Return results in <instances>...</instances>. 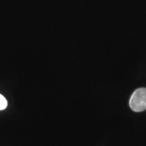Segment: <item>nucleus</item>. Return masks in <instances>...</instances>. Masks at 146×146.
Instances as JSON below:
<instances>
[{
    "label": "nucleus",
    "instance_id": "nucleus-1",
    "mask_svg": "<svg viewBox=\"0 0 146 146\" xmlns=\"http://www.w3.org/2000/svg\"><path fill=\"white\" fill-rule=\"evenodd\" d=\"M129 106L136 112H143L146 110V88H139L134 91L131 97Z\"/></svg>",
    "mask_w": 146,
    "mask_h": 146
},
{
    "label": "nucleus",
    "instance_id": "nucleus-2",
    "mask_svg": "<svg viewBox=\"0 0 146 146\" xmlns=\"http://www.w3.org/2000/svg\"><path fill=\"white\" fill-rule=\"evenodd\" d=\"M8 106V102L5 98L2 95L0 94V110H3L5 108H6Z\"/></svg>",
    "mask_w": 146,
    "mask_h": 146
}]
</instances>
